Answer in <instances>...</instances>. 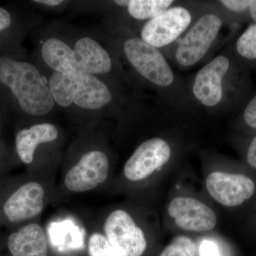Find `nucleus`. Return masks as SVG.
I'll return each mask as SVG.
<instances>
[{"label":"nucleus","mask_w":256,"mask_h":256,"mask_svg":"<svg viewBox=\"0 0 256 256\" xmlns=\"http://www.w3.org/2000/svg\"><path fill=\"white\" fill-rule=\"evenodd\" d=\"M0 82L10 88L26 114L42 116L53 110L55 102L48 84L33 64L1 57Z\"/></svg>","instance_id":"nucleus-1"},{"label":"nucleus","mask_w":256,"mask_h":256,"mask_svg":"<svg viewBox=\"0 0 256 256\" xmlns=\"http://www.w3.org/2000/svg\"><path fill=\"white\" fill-rule=\"evenodd\" d=\"M48 84L54 100L62 107L74 104L82 108L98 110L112 98L108 87L90 74L54 72Z\"/></svg>","instance_id":"nucleus-2"},{"label":"nucleus","mask_w":256,"mask_h":256,"mask_svg":"<svg viewBox=\"0 0 256 256\" xmlns=\"http://www.w3.org/2000/svg\"><path fill=\"white\" fill-rule=\"evenodd\" d=\"M124 50L128 62L143 78L158 87L172 85L174 72L158 48L141 38L131 37L124 42Z\"/></svg>","instance_id":"nucleus-3"},{"label":"nucleus","mask_w":256,"mask_h":256,"mask_svg":"<svg viewBox=\"0 0 256 256\" xmlns=\"http://www.w3.org/2000/svg\"><path fill=\"white\" fill-rule=\"evenodd\" d=\"M222 26L223 21L218 14L202 15L176 47L175 60L178 65L190 67L200 62L216 40Z\"/></svg>","instance_id":"nucleus-4"},{"label":"nucleus","mask_w":256,"mask_h":256,"mask_svg":"<svg viewBox=\"0 0 256 256\" xmlns=\"http://www.w3.org/2000/svg\"><path fill=\"white\" fill-rule=\"evenodd\" d=\"M106 237L119 256H141L146 248L144 233L124 210H116L104 225Z\"/></svg>","instance_id":"nucleus-5"},{"label":"nucleus","mask_w":256,"mask_h":256,"mask_svg":"<svg viewBox=\"0 0 256 256\" xmlns=\"http://www.w3.org/2000/svg\"><path fill=\"white\" fill-rule=\"evenodd\" d=\"M192 21L191 13L186 8H169L144 25L141 40L154 48H162L176 41L188 30Z\"/></svg>","instance_id":"nucleus-6"},{"label":"nucleus","mask_w":256,"mask_h":256,"mask_svg":"<svg viewBox=\"0 0 256 256\" xmlns=\"http://www.w3.org/2000/svg\"><path fill=\"white\" fill-rule=\"evenodd\" d=\"M171 154V148L164 140L158 138L148 140L138 146L124 164V176L133 182L144 180L166 164Z\"/></svg>","instance_id":"nucleus-7"},{"label":"nucleus","mask_w":256,"mask_h":256,"mask_svg":"<svg viewBox=\"0 0 256 256\" xmlns=\"http://www.w3.org/2000/svg\"><path fill=\"white\" fill-rule=\"evenodd\" d=\"M206 188L214 200L223 206H238L252 198L256 190L255 183L248 176L214 172L206 180Z\"/></svg>","instance_id":"nucleus-8"},{"label":"nucleus","mask_w":256,"mask_h":256,"mask_svg":"<svg viewBox=\"0 0 256 256\" xmlns=\"http://www.w3.org/2000/svg\"><path fill=\"white\" fill-rule=\"evenodd\" d=\"M230 62L224 55L217 56L202 67L195 76L192 92L202 105L212 108L223 98V80L228 72Z\"/></svg>","instance_id":"nucleus-9"},{"label":"nucleus","mask_w":256,"mask_h":256,"mask_svg":"<svg viewBox=\"0 0 256 256\" xmlns=\"http://www.w3.org/2000/svg\"><path fill=\"white\" fill-rule=\"evenodd\" d=\"M108 170V159L105 153L100 151L88 152L67 173L66 186L74 192L94 190L106 181Z\"/></svg>","instance_id":"nucleus-10"},{"label":"nucleus","mask_w":256,"mask_h":256,"mask_svg":"<svg viewBox=\"0 0 256 256\" xmlns=\"http://www.w3.org/2000/svg\"><path fill=\"white\" fill-rule=\"evenodd\" d=\"M168 212L178 228L183 230L202 233L210 232L216 226L215 212L195 198L176 197L170 202Z\"/></svg>","instance_id":"nucleus-11"},{"label":"nucleus","mask_w":256,"mask_h":256,"mask_svg":"<svg viewBox=\"0 0 256 256\" xmlns=\"http://www.w3.org/2000/svg\"><path fill=\"white\" fill-rule=\"evenodd\" d=\"M44 192L40 184L28 182L14 192L5 202L3 210L12 223L30 220L41 213Z\"/></svg>","instance_id":"nucleus-12"},{"label":"nucleus","mask_w":256,"mask_h":256,"mask_svg":"<svg viewBox=\"0 0 256 256\" xmlns=\"http://www.w3.org/2000/svg\"><path fill=\"white\" fill-rule=\"evenodd\" d=\"M76 72L96 75L108 73L112 60L108 52L90 37H82L74 48Z\"/></svg>","instance_id":"nucleus-13"},{"label":"nucleus","mask_w":256,"mask_h":256,"mask_svg":"<svg viewBox=\"0 0 256 256\" xmlns=\"http://www.w3.org/2000/svg\"><path fill=\"white\" fill-rule=\"evenodd\" d=\"M8 244L13 256H47L46 236L36 224H28L12 234Z\"/></svg>","instance_id":"nucleus-14"},{"label":"nucleus","mask_w":256,"mask_h":256,"mask_svg":"<svg viewBox=\"0 0 256 256\" xmlns=\"http://www.w3.org/2000/svg\"><path fill=\"white\" fill-rule=\"evenodd\" d=\"M57 137L56 128L50 124H37L28 129L22 130L16 137V151L20 159L26 164H30L37 146L55 140Z\"/></svg>","instance_id":"nucleus-15"},{"label":"nucleus","mask_w":256,"mask_h":256,"mask_svg":"<svg viewBox=\"0 0 256 256\" xmlns=\"http://www.w3.org/2000/svg\"><path fill=\"white\" fill-rule=\"evenodd\" d=\"M41 52L45 63L55 72L62 74L76 72L74 50L65 42L56 38H48L42 45Z\"/></svg>","instance_id":"nucleus-16"},{"label":"nucleus","mask_w":256,"mask_h":256,"mask_svg":"<svg viewBox=\"0 0 256 256\" xmlns=\"http://www.w3.org/2000/svg\"><path fill=\"white\" fill-rule=\"evenodd\" d=\"M172 0H130L128 11L132 18L138 20H150L166 11Z\"/></svg>","instance_id":"nucleus-17"},{"label":"nucleus","mask_w":256,"mask_h":256,"mask_svg":"<svg viewBox=\"0 0 256 256\" xmlns=\"http://www.w3.org/2000/svg\"><path fill=\"white\" fill-rule=\"evenodd\" d=\"M239 54L248 60H256V24L248 26L236 42Z\"/></svg>","instance_id":"nucleus-18"},{"label":"nucleus","mask_w":256,"mask_h":256,"mask_svg":"<svg viewBox=\"0 0 256 256\" xmlns=\"http://www.w3.org/2000/svg\"><path fill=\"white\" fill-rule=\"evenodd\" d=\"M196 244L184 236L176 237L165 248L160 256H196Z\"/></svg>","instance_id":"nucleus-19"},{"label":"nucleus","mask_w":256,"mask_h":256,"mask_svg":"<svg viewBox=\"0 0 256 256\" xmlns=\"http://www.w3.org/2000/svg\"><path fill=\"white\" fill-rule=\"evenodd\" d=\"M88 252L90 256H119L106 236L94 234L89 238Z\"/></svg>","instance_id":"nucleus-20"},{"label":"nucleus","mask_w":256,"mask_h":256,"mask_svg":"<svg viewBox=\"0 0 256 256\" xmlns=\"http://www.w3.org/2000/svg\"><path fill=\"white\" fill-rule=\"evenodd\" d=\"M220 4L234 12H244L248 10L250 0H222Z\"/></svg>","instance_id":"nucleus-21"},{"label":"nucleus","mask_w":256,"mask_h":256,"mask_svg":"<svg viewBox=\"0 0 256 256\" xmlns=\"http://www.w3.org/2000/svg\"><path fill=\"white\" fill-rule=\"evenodd\" d=\"M244 118L249 127L256 129V96L246 108Z\"/></svg>","instance_id":"nucleus-22"},{"label":"nucleus","mask_w":256,"mask_h":256,"mask_svg":"<svg viewBox=\"0 0 256 256\" xmlns=\"http://www.w3.org/2000/svg\"><path fill=\"white\" fill-rule=\"evenodd\" d=\"M201 256H220V250L216 244L210 240H205L200 245Z\"/></svg>","instance_id":"nucleus-23"},{"label":"nucleus","mask_w":256,"mask_h":256,"mask_svg":"<svg viewBox=\"0 0 256 256\" xmlns=\"http://www.w3.org/2000/svg\"><path fill=\"white\" fill-rule=\"evenodd\" d=\"M247 162L249 166L256 170V136L250 142L248 150Z\"/></svg>","instance_id":"nucleus-24"},{"label":"nucleus","mask_w":256,"mask_h":256,"mask_svg":"<svg viewBox=\"0 0 256 256\" xmlns=\"http://www.w3.org/2000/svg\"><path fill=\"white\" fill-rule=\"evenodd\" d=\"M11 22L10 13L6 10L0 8V32L8 28Z\"/></svg>","instance_id":"nucleus-25"},{"label":"nucleus","mask_w":256,"mask_h":256,"mask_svg":"<svg viewBox=\"0 0 256 256\" xmlns=\"http://www.w3.org/2000/svg\"><path fill=\"white\" fill-rule=\"evenodd\" d=\"M34 2L38 4H44L46 6H56L64 2L62 0H35Z\"/></svg>","instance_id":"nucleus-26"},{"label":"nucleus","mask_w":256,"mask_h":256,"mask_svg":"<svg viewBox=\"0 0 256 256\" xmlns=\"http://www.w3.org/2000/svg\"><path fill=\"white\" fill-rule=\"evenodd\" d=\"M248 10L252 20L256 24V0H250Z\"/></svg>","instance_id":"nucleus-27"},{"label":"nucleus","mask_w":256,"mask_h":256,"mask_svg":"<svg viewBox=\"0 0 256 256\" xmlns=\"http://www.w3.org/2000/svg\"><path fill=\"white\" fill-rule=\"evenodd\" d=\"M130 0H116L114 2L116 4L119 5V6H124V8H128V4H129Z\"/></svg>","instance_id":"nucleus-28"}]
</instances>
